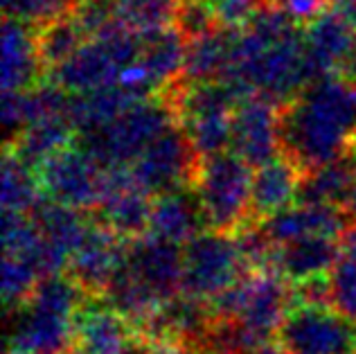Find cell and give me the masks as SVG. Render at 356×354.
<instances>
[{
    "mask_svg": "<svg viewBox=\"0 0 356 354\" xmlns=\"http://www.w3.org/2000/svg\"><path fill=\"white\" fill-rule=\"evenodd\" d=\"M300 25H309L327 9V0H277Z\"/></svg>",
    "mask_w": 356,
    "mask_h": 354,
    "instance_id": "obj_36",
    "label": "cell"
},
{
    "mask_svg": "<svg viewBox=\"0 0 356 354\" xmlns=\"http://www.w3.org/2000/svg\"><path fill=\"white\" fill-rule=\"evenodd\" d=\"M221 27L241 30L255 16L261 0H205Z\"/></svg>",
    "mask_w": 356,
    "mask_h": 354,
    "instance_id": "obj_34",
    "label": "cell"
},
{
    "mask_svg": "<svg viewBox=\"0 0 356 354\" xmlns=\"http://www.w3.org/2000/svg\"><path fill=\"white\" fill-rule=\"evenodd\" d=\"M43 61L36 30L14 18L3 23V92H23L41 83Z\"/></svg>",
    "mask_w": 356,
    "mask_h": 354,
    "instance_id": "obj_19",
    "label": "cell"
},
{
    "mask_svg": "<svg viewBox=\"0 0 356 354\" xmlns=\"http://www.w3.org/2000/svg\"><path fill=\"white\" fill-rule=\"evenodd\" d=\"M45 199L74 210H97L106 192V170L79 143L50 156L39 170Z\"/></svg>",
    "mask_w": 356,
    "mask_h": 354,
    "instance_id": "obj_9",
    "label": "cell"
},
{
    "mask_svg": "<svg viewBox=\"0 0 356 354\" xmlns=\"http://www.w3.org/2000/svg\"><path fill=\"white\" fill-rule=\"evenodd\" d=\"M261 3H270V0H261Z\"/></svg>",
    "mask_w": 356,
    "mask_h": 354,
    "instance_id": "obj_43",
    "label": "cell"
},
{
    "mask_svg": "<svg viewBox=\"0 0 356 354\" xmlns=\"http://www.w3.org/2000/svg\"><path fill=\"white\" fill-rule=\"evenodd\" d=\"M348 210L336 206H314V203H293L280 210L273 217L261 221L259 226L273 244H289L302 237H334L348 228Z\"/></svg>",
    "mask_w": 356,
    "mask_h": 354,
    "instance_id": "obj_18",
    "label": "cell"
},
{
    "mask_svg": "<svg viewBox=\"0 0 356 354\" xmlns=\"http://www.w3.org/2000/svg\"><path fill=\"white\" fill-rule=\"evenodd\" d=\"M174 27L187 41H194L203 34L217 30L221 25L217 23V18H214L212 9L208 7L205 0H181L176 7Z\"/></svg>",
    "mask_w": 356,
    "mask_h": 354,
    "instance_id": "obj_33",
    "label": "cell"
},
{
    "mask_svg": "<svg viewBox=\"0 0 356 354\" xmlns=\"http://www.w3.org/2000/svg\"><path fill=\"white\" fill-rule=\"evenodd\" d=\"M199 161L201 158L194 154L185 131L176 124L149 145L145 154L129 165V170L138 188L158 197L178 188H192Z\"/></svg>",
    "mask_w": 356,
    "mask_h": 354,
    "instance_id": "obj_11",
    "label": "cell"
},
{
    "mask_svg": "<svg viewBox=\"0 0 356 354\" xmlns=\"http://www.w3.org/2000/svg\"><path fill=\"white\" fill-rule=\"evenodd\" d=\"M293 305V284L275 271L248 273L210 303L214 319L239 323L261 348L280 334Z\"/></svg>",
    "mask_w": 356,
    "mask_h": 354,
    "instance_id": "obj_5",
    "label": "cell"
},
{
    "mask_svg": "<svg viewBox=\"0 0 356 354\" xmlns=\"http://www.w3.org/2000/svg\"><path fill=\"white\" fill-rule=\"evenodd\" d=\"M248 275L235 235L203 230L183 246V293L212 303Z\"/></svg>",
    "mask_w": 356,
    "mask_h": 354,
    "instance_id": "obj_8",
    "label": "cell"
},
{
    "mask_svg": "<svg viewBox=\"0 0 356 354\" xmlns=\"http://www.w3.org/2000/svg\"><path fill=\"white\" fill-rule=\"evenodd\" d=\"M154 197L147 194L131 176L129 167L106 170V192L99 203V221L122 239H136L149 232Z\"/></svg>",
    "mask_w": 356,
    "mask_h": 354,
    "instance_id": "obj_14",
    "label": "cell"
},
{
    "mask_svg": "<svg viewBox=\"0 0 356 354\" xmlns=\"http://www.w3.org/2000/svg\"><path fill=\"white\" fill-rule=\"evenodd\" d=\"M3 124L7 145L14 143L27 127V99L23 92H3Z\"/></svg>",
    "mask_w": 356,
    "mask_h": 354,
    "instance_id": "obj_35",
    "label": "cell"
},
{
    "mask_svg": "<svg viewBox=\"0 0 356 354\" xmlns=\"http://www.w3.org/2000/svg\"><path fill=\"white\" fill-rule=\"evenodd\" d=\"M199 354H235V352H199Z\"/></svg>",
    "mask_w": 356,
    "mask_h": 354,
    "instance_id": "obj_42",
    "label": "cell"
},
{
    "mask_svg": "<svg viewBox=\"0 0 356 354\" xmlns=\"http://www.w3.org/2000/svg\"><path fill=\"white\" fill-rule=\"evenodd\" d=\"M203 230H208V226L199 197L192 188H178L154 197L149 235L185 246Z\"/></svg>",
    "mask_w": 356,
    "mask_h": 354,
    "instance_id": "obj_20",
    "label": "cell"
},
{
    "mask_svg": "<svg viewBox=\"0 0 356 354\" xmlns=\"http://www.w3.org/2000/svg\"><path fill=\"white\" fill-rule=\"evenodd\" d=\"M332 309L356 323V259L343 257L330 271Z\"/></svg>",
    "mask_w": 356,
    "mask_h": 354,
    "instance_id": "obj_32",
    "label": "cell"
},
{
    "mask_svg": "<svg viewBox=\"0 0 356 354\" xmlns=\"http://www.w3.org/2000/svg\"><path fill=\"white\" fill-rule=\"evenodd\" d=\"M282 154L309 174L356 154V81L318 79L280 108Z\"/></svg>",
    "mask_w": 356,
    "mask_h": 354,
    "instance_id": "obj_2",
    "label": "cell"
},
{
    "mask_svg": "<svg viewBox=\"0 0 356 354\" xmlns=\"http://www.w3.org/2000/svg\"><path fill=\"white\" fill-rule=\"evenodd\" d=\"M341 259L339 239L334 237H302L289 244H280L273 257V271L289 284L307 282L312 277L330 275Z\"/></svg>",
    "mask_w": 356,
    "mask_h": 354,
    "instance_id": "obj_21",
    "label": "cell"
},
{
    "mask_svg": "<svg viewBox=\"0 0 356 354\" xmlns=\"http://www.w3.org/2000/svg\"><path fill=\"white\" fill-rule=\"evenodd\" d=\"M143 50V36L124 25H113L92 36L68 61L50 70V81L70 95L113 86L122 72L131 68Z\"/></svg>",
    "mask_w": 356,
    "mask_h": 354,
    "instance_id": "obj_7",
    "label": "cell"
},
{
    "mask_svg": "<svg viewBox=\"0 0 356 354\" xmlns=\"http://www.w3.org/2000/svg\"><path fill=\"white\" fill-rule=\"evenodd\" d=\"M302 176L298 165L284 154L257 167L252 176V221L261 223L280 210L293 206Z\"/></svg>",
    "mask_w": 356,
    "mask_h": 354,
    "instance_id": "obj_22",
    "label": "cell"
},
{
    "mask_svg": "<svg viewBox=\"0 0 356 354\" xmlns=\"http://www.w3.org/2000/svg\"><path fill=\"white\" fill-rule=\"evenodd\" d=\"M138 334L124 316L106 305L104 298H92L81 305L74 321V346L92 354H131Z\"/></svg>",
    "mask_w": 356,
    "mask_h": 354,
    "instance_id": "obj_17",
    "label": "cell"
},
{
    "mask_svg": "<svg viewBox=\"0 0 356 354\" xmlns=\"http://www.w3.org/2000/svg\"><path fill=\"white\" fill-rule=\"evenodd\" d=\"M86 41V32L81 30L72 14L36 30V43H39V54L45 70H54L63 61H68Z\"/></svg>",
    "mask_w": 356,
    "mask_h": 354,
    "instance_id": "obj_29",
    "label": "cell"
},
{
    "mask_svg": "<svg viewBox=\"0 0 356 354\" xmlns=\"http://www.w3.org/2000/svg\"><path fill=\"white\" fill-rule=\"evenodd\" d=\"M136 92L127 90L120 83L106 88H97L90 92H81V95H70V106H68V120L77 136H86L90 131L111 124L118 120L122 113H127L129 108L140 104Z\"/></svg>",
    "mask_w": 356,
    "mask_h": 354,
    "instance_id": "obj_24",
    "label": "cell"
},
{
    "mask_svg": "<svg viewBox=\"0 0 356 354\" xmlns=\"http://www.w3.org/2000/svg\"><path fill=\"white\" fill-rule=\"evenodd\" d=\"M88 293L68 273L48 275L9 325L7 354H63L74 346V321Z\"/></svg>",
    "mask_w": 356,
    "mask_h": 354,
    "instance_id": "obj_3",
    "label": "cell"
},
{
    "mask_svg": "<svg viewBox=\"0 0 356 354\" xmlns=\"http://www.w3.org/2000/svg\"><path fill=\"white\" fill-rule=\"evenodd\" d=\"M252 167L232 149L205 156L196 167V192L208 230L237 232L252 221Z\"/></svg>",
    "mask_w": 356,
    "mask_h": 354,
    "instance_id": "obj_4",
    "label": "cell"
},
{
    "mask_svg": "<svg viewBox=\"0 0 356 354\" xmlns=\"http://www.w3.org/2000/svg\"><path fill=\"white\" fill-rule=\"evenodd\" d=\"M34 221L39 223L43 237L57 246L61 253L72 257V253L86 237L90 221L81 210H74L54 201H43L39 208L32 212Z\"/></svg>",
    "mask_w": 356,
    "mask_h": 354,
    "instance_id": "obj_27",
    "label": "cell"
},
{
    "mask_svg": "<svg viewBox=\"0 0 356 354\" xmlns=\"http://www.w3.org/2000/svg\"><path fill=\"white\" fill-rule=\"evenodd\" d=\"M63 354H92V352H88V350H83L81 346H72L70 350H65Z\"/></svg>",
    "mask_w": 356,
    "mask_h": 354,
    "instance_id": "obj_41",
    "label": "cell"
},
{
    "mask_svg": "<svg viewBox=\"0 0 356 354\" xmlns=\"http://www.w3.org/2000/svg\"><path fill=\"white\" fill-rule=\"evenodd\" d=\"M127 266L161 300L183 291V248L172 241L143 235L127 241Z\"/></svg>",
    "mask_w": 356,
    "mask_h": 354,
    "instance_id": "obj_15",
    "label": "cell"
},
{
    "mask_svg": "<svg viewBox=\"0 0 356 354\" xmlns=\"http://www.w3.org/2000/svg\"><path fill=\"white\" fill-rule=\"evenodd\" d=\"M277 343L291 354H356V328L332 307L293 305Z\"/></svg>",
    "mask_w": 356,
    "mask_h": 354,
    "instance_id": "obj_10",
    "label": "cell"
},
{
    "mask_svg": "<svg viewBox=\"0 0 356 354\" xmlns=\"http://www.w3.org/2000/svg\"><path fill=\"white\" fill-rule=\"evenodd\" d=\"M255 354H291V352L284 350L282 346H280V343H275V346H273V343H270V346H264L261 350H257Z\"/></svg>",
    "mask_w": 356,
    "mask_h": 354,
    "instance_id": "obj_40",
    "label": "cell"
},
{
    "mask_svg": "<svg viewBox=\"0 0 356 354\" xmlns=\"http://www.w3.org/2000/svg\"><path fill=\"white\" fill-rule=\"evenodd\" d=\"M239 30L217 27L194 41H187L185 66L178 81L183 83H205L221 81L235 63Z\"/></svg>",
    "mask_w": 356,
    "mask_h": 354,
    "instance_id": "obj_23",
    "label": "cell"
},
{
    "mask_svg": "<svg viewBox=\"0 0 356 354\" xmlns=\"http://www.w3.org/2000/svg\"><path fill=\"white\" fill-rule=\"evenodd\" d=\"M280 108L261 95H250L235 108L230 147L250 167H261L282 154Z\"/></svg>",
    "mask_w": 356,
    "mask_h": 354,
    "instance_id": "obj_13",
    "label": "cell"
},
{
    "mask_svg": "<svg viewBox=\"0 0 356 354\" xmlns=\"http://www.w3.org/2000/svg\"><path fill=\"white\" fill-rule=\"evenodd\" d=\"M77 3L79 0H3V12L5 18L41 30L63 16H70Z\"/></svg>",
    "mask_w": 356,
    "mask_h": 354,
    "instance_id": "obj_30",
    "label": "cell"
},
{
    "mask_svg": "<svg viewBox=\"0 0 356 354\" xmlns=\"http://www.w3.org/2000/svg\"><path fill=\"white\" fill-rule=\"evenodd\" d=\"M127 241L99 219H92L86 237L70 257L68 275L92 298H102L127 262Z\"/></svg>",
    "mask_w": 356,
    "mask_h": 354,
    "instance_id": "obj_12",
    "label": "cell"
},
{
    "mask_svg": "<svg viewBox=\"0 0 356 354\" xmlns=\"http://www.w3.org/2000/svg\"><path fill=\"white\" fill-rule=\"evenodd\" d=\"M74 136L77 134H74L68 118L41 120V122H34L23 129V134L7 145V152H12L18 161L36 172L50 156L70 147Z\"/></svg>",
    "mask_w": 356,
    "mask_h": 354,
    "instance_id": "obj_26",
    "label": "cell"
},
{
    "mask_svg": "<svg viewBox=\"0 0 356 354\" xmlns=\"http://www.w3.org/2000/svg\"><path fill=\"white\" fill-rule=\"evenodd\" d=\"M339 246H341V255L343 257H354L356 259V221H350L348 228L341 232Z\"/></svg>",
    "mask_w": 356,
    "mask_h": 354,
    "instance_id": "obj_38",
    "label": "cell"
},
{
    "mask_svg": "<svg viewBox=\"0 0 356 354\" xmlns=\"http://www.w3.org/2000/svg\"><path fill=\"white\" fill-rule=\"evenodd\" d=\"M221 81H228L241 99L261 95L277 106L293 102L309 83L305 61V27L270 0L237 34L235 63Z\"/></svg>",
    "mask_w": 356,
    "mask_h": 354,
    "instance_id": "obj_1",
    "label": "cell"
},
{
    "mask_svg": "<svg viewBox=\"0 0 356 354\" xmlns=\"http://www.w3.org/2000/svg\"><path fill=\"white\" fill-rule=\"evenodd\" d=\"M176 124L178 118L174 104L165 95H158L140 102L97 131L79 136V145L104 170L129 167L145 154L149 145L156 143Z\"/></svg>",
    "mask_w": 356,
    "mask_h": 354,
    "instance_id": "obj_6",
    "label": "cell"
},
{
    "mask_svg": "<svg viewBox=\"0 0 356 354\" xmlns=\"http://www.w3.org/2000/svg\"><path fill=\"white\" fill-rule=\"evenodd\" d=\"M356 45V30L330 9L305 25V61L309 81L341 74Z\"/></svg>",
    "mask_w": 356,
    "mask_h": 354,
    "instance_id": "obj_16",
    "label": "cell"
},
{
    "mask_svg": "<svg viewBox=\"0 0 356 354\" xmlns=\"http://www.w3.org/2000/svg\"><path fill=\"white\" fill-rule=\"evenodd\" d=\"M327 9L356 30V0H327Z\"/></svg>",
    "mask_w": 356,
    "mask_h": 354,
    "instance_id": "obj_37",
    "label": "cell"
},
{
    "mask_svg": "<svg viewBox=\"0 0 356 354\" xmlns=\"http://www.w3.org/2000/svg\"><path fill=\"white\" fill-rule=\"evenodd\" d=\"M354 328H356V323H354Z\"/></svg>",
    "mask_w": 356,
    "mask_h": 354,
    "instance_id": "obj_44",
    "label": "cell"
},
{
    "mask_svg": "<svg viewBox=\"0 0 356 354\" xmlns=\"http://www.w3.org/2000/svg\"><path fill=\"white\" fill-rule=\"evenodd\" d=\"M348 214H350V219L356 221V176H354V185H352V194H350V201H348Z\"/></svg>",
    "mask_w": 356,
    "mask_h": 354,
    "instance_id": "obj_39",
    "label": "cell"
},
{
    "mask_svg": "<svg viewBox=\"0 0 356 354\" xmlns=\"http://www.w3.org/2000/svg\"><path fill=\"white\" fill-rule=\"evenodd\" d=\"M41 280H43V275L36 271L30 262H25V259L14 257V255H5L0 289H3V303L7 309H16V307L25 305Z\"/></svg>",
    "mask_w": 356,
    "mask_h": 354,
    "instance_id": "obj_31",
    "label": "cell"
},
{
    "mask_svg": "<svg viewBox=\"0 0 356 354\" xmlns=\"http://www.w3.org/2000/svg\"><path fill=\"white\" fill-rule=\"evenodd\" d=\"M354 176H356V154L318 167V170L302 176L296 203L348 208Z\"/></svg>",
    "mask_w": 356,
    "mask_h": 354,
    "instance_id": "obj_25",
    "label": "cell"
},
{
    "mask_svg": "<svg viewBox=\"0 0 356 354\" xmlns=\"http://www.w3.org/2000/svg\"><path fill=\"white\" fill-rule=\"evenodd\" d=\"M3 190H0V203L3 212L32 214L45 201L41 183L36 179V172L27 167L18 158L5 149L3 158Z\"/></svg>",
    "mask_w": 356,
    "mask_h": 354,
    "instance_id": "obj_28",
    "label": "cell"
}]
</instances>
